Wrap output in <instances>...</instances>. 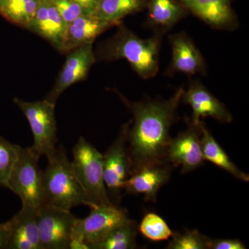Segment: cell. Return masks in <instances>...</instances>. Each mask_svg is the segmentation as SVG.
<instances>
[{
    "label": "cell",
    "mask_w": 249,
    "mask_h": 249,
    "mask_svg": "<svg viewBox=\"0 0 249 249\" xmlns=\"http://www.w3.org/2000/svg\"><path fill=\"white\" fill-rule=\"evenodd\" d=\"M184 89L179 88L168 100L130 103L125 101L134 116L127 131V148L131 175L142 165L165 160L171 137L170 127Z\"/></svg>",
    "instance_id": "obj_1"
},
{
    "label": "cell",
    "mask_w": 249,
    "mask_h": 249,
    "mask_svg": "<svg viewBox=\"0 0 249 249\" xmlns=\"http://www.w3.org/2000/svg\"><path fill=\"white\" fill-rule=\"evenodd\" d=\"M47 160L48 165L42 170L44 204L68 211L80 205L89 206L64 147H58Z\"/></svg>",
    "instance_id": "obj_2"
},
{
    "label": "cell",
    "mask_w": 249,
    "mask_h": 249,
    "mask_svg": "<svg viewBox=\"0 0 249 249\" xmlns=\"http://www.w3.org/2000/svg\"><path fill=\"white\" fill-rule=\"evenodd\" d=\"M160 39H142L125 28H121L105 47L103 57L108 60L125 59L144 79L156 76L159 71Z\"/></svg>",
    "instance_id": "obj_3"
},
{
    "label": "cell",
    "mask_w": 249,
    "mask_h": 249,
    "mask_svg": "<svg viewBox=\"0 0 249 249\" xmlns=\"http://www.w3.org/2000/svg\"><path fill=\"white\" fill-rule=\"evenodd\" d=\"M77 181L89 203L95 205L111 203L104 181L103 156L83 137H80L73 148L71 161Z\"/></svg>",
    "instance_id": "obj_4"
},
{
    "label": "cell",
    "mask_w": 249,
    "mask_h": 249,
    "mask_svg": "<svg viewBox=\"0 0 249 249\" xmlns=\"http://www.w3.org/2000/svg\"><path fill=\"white\" fill-rule=\"evenodd\" d=\"M14 102L27 118L34 135L31 150L39 157L45 155L47 159L56 151L58 136L55 116V106L44 99L28 102L15 98Z\"/></svg>",
    "instance_id": "obj_5"
},
{
    "label": "cell",
    "mask_w": 249,
    "mask_h": 249,
    "mask_svg": "<svg viewBox=\"0 0 249 249\" xmlns=\"http://www.w3.org/2000/svg\"><path fill=\"white\" fill-rule=\"evenodd\" d=\"M40 158L30 147H22L10 177L9 189L19 196L22 206L37 209L44 204Z\"/></svg>",
    "instance_id": "obj_6"
},
{
    "label": "cell",
    "mask_w": 249,
    "mask_h": 249,
    "mask_svg": "<svg viewBox=\"0 0 249 249\" xmlns=\"http://www.w3.org/2000/svg\"><path fill=\"white\" fill-rule=\"evenodd\" d=\"M89 208L88 217L77 219L71 237L83 241L89 248L103 240L116 228L132 220L127 211L117 205H95Z\"/></svg>",
    "instance_id": "obj_7"
},
{
    "label": "cell",
    "mask_w": 249,
    "mask_h": 249,
    "mask_svg": "<svg viewBox=\"0 0 249 249\" xmlns=\"http://www.w3.org/2000/svg\"><path fill=\"white\" fill-rule=\"evenodd\" d=\"M131 121L121 127L119 135L103 156L104 181L112 204L119 206L124 183L131 175L130 157L127 135Z\"/></svg>",
    "instance_id": "obj_8"
},
{
    "label": "cell",
    "mask_w": 249,
    "mask_h": 249,
    "mask_svg": "<svg viewBox=\"0 0 249 249\" xmlns=\"http://www.w3.org/2000/svg\"><path fill=\"white\" fill-rule=\"evenodd\" d=\"M77 219L68 210L48 204L40 206L37 222L42 249H69Z\"/></svg>",
    "instance_id": "obj_9"
},
{
    "label": "cell",
    "mask_w": 249,
    "mask_h": 249,
    "mask_svg": "<svg viewBox=\"0 0 249 249\" xmlns=\"http://www.w3.org/2000/svg\"><path fill=\"white\" fill-rule=\"evenodd\" d=\"M165 160L174 168L181 166V174L190 173L204 164L199 124H193L191 121L186 130L171 139Z\"/></svg>",
    "instance_id": "obj_10"
},
{
    "label": "cell",
    "mask_w": 249,
    "mask_h": 249,
    "mask_svg": "<svg viewBox=\"0 0 249 249\" xmlns=\"http://www.w3.org/2000/svg\"><path fill=\"white\" fill-rule=\"evenodd\" d=\"M70 52L53 88L45 98L54 105L67 88L86 78L96 62L93 43L80 46Z\"/></svg>",
    "instance_id": "obj_11"
},
{
    "label": "cell",
    "mask_w": 249,
    "mask_h": 249,
    "mask_svg": "<svg viewBox=\"0 0 249 249\" xmlns=\"http://www.w3.org/2000/svg\"><path fill=\"white\" fill-rule=\"evenodd\" d=\"M167 160L142 165L134 171L124 183L128 194H142L145 200L155 202L160 188L166 184L174 169Z\"/></svg>",
    "instance_id": "obj_12"
},
{
    "label": "cell",
    "mask_w": 249,
    "mask_h": 249,
    "mask_svg": "<svg viewBox=\"0 0 249 249\" xmlns=\"http://www.w3.org/2000/svg\"><path fill=\"white\" fill-rule=\"evenodd\" d=\"M181 101L189 105L193 110L191 122L198 124L201 119L211 117L222 124H231V114L227 107L214 97L209 90L199 83L190 85L187 91H183Z\"/></svg>",
    "instance_id": "obj_13"
},
{
    "label": "cell",
    "mask_w": 249,
    "mask_h": 249,
    "mask_svg": "<svg viewBox=\"0 0 249 249\" xmlns=\"http://www.w3.org/2000/svg\"><path fill=\"white\" fill-rule=\"evenodd\" d=\"M67 26L51 0H40L27 29L49 41L59 52H64Z\"/></svg>",
    "instance_id": "obj_14"
},
{
    "label": "cell",
    "mask_w": 249,
    "mask_h": 249,
    "mask_svg": "<svg viewBox=\"0 0 249 249\" xmlns=\"http://www.w3.org/2000/svg\"><path fill=\"white\" fill-rule=\"evenodd\" d=\"M193 14L212 27L227 29L235 24L231 0H180Z\"/></svg>",
    "instance_id": "obj_15"
},
{
    "label": "cell",
    "mask_w": 249,
    "mask_h": 249,
    "mask_svg": "<svg viewBox=\"0 0 249 249\" xmlns=\"http://www.w3.org/2000/svg\"><path fill=\"white\" fill-rule=\"evenodd\" d=\"M37 210L22 206L14 216V224L7 249H42L37 222Z\"/></svg>",
    "instance_id": "obj_16"
},
{
    "label": "cell",
    "mask_w": 249,
    "mask_h": 249,
    "mask_svg": "<svg viewBox=\"0 0 249 249\" xmlns=\"http://www.w3.org/2000/svg\"><path fill=\"white\" fill-rule=\"evenodd\" d=\"M173 58L172 69L187 75L204 73V59L191 39L184 34H176L170 38Z\"/></svg>",
    "instance_id": "obj_17"
},
{
    "label": "cell",
    "mask_w": 249,
    "mask_h": 249,
    "mask_svg": "<svg viewBox=\"0 0 249 249\" xmlns=\"http://www.w3.org/2000/svg\"><path fill=\"white\" fill-rule=\"evenodd\" d=\"M110 23L91 15H81L67 26L64 52H70L80 46L93 43V40L112 27Z\"/></svg>",
    "instance_id": "obj_18"
},
{
    "label": "cell",
    "mask_w": 249,
    "mask_h": 249,
    "mask_svg": "<svg viewBox=\"0 0 249 249\" xmlns=\"http://www.w3.org/2000/svg\"><path fill=\"white\" fill-rule=\"evenodd\" d=\"M201 129V145L205 160L211 162L219 168L235 177L241 181L249 182V175L244 173L232 161L223 150L213 136L208 130L202 121L199 123Z\"/></svg>",
    "instance_id": "obj_19"
},
{
    "label": "cell",
    "mask_w": 249,
    "mask_h": 249,
    "mask_svg": "<svg viewBox=\"0 0 249 249\" xmlns=\"http://www.w3.org/2000/svg\"><path fill=\"white\" fill-rule=\"evenodd\" d=\"M40 0H0V16L13 24L27 29Z\"/></svg>",
    "instance_id": "obj_20"
},
{
    "label": "cell",
    "mask_w": 249,
    "mask_h": 249,
    "mask_svg": "<svg viewBox=\"0 0 249 249\" xmlns=\"http://www.w3.org/2000/svg\"><path fill=\"white\" fill-rule=\"evenodd\" d=\"M139 226L133 220L116 228L103 240L90 246L89 249H132L137 247Z\"/></svg>",
    "instance_id": "obj_21"
},
{
    "label": "cell",
    "mask_w": 249,
    "mask_h": 249,
    "mask_svg": "<svg viewBox=\"0 0 249 249\" xmlns=\"http://www.w3.org/2000/svg\"><path fill=\"white\" fill-rule=\"evenodd\" d=\"M142 7L141 0H100L93 16L115 25L119 24L123 18L137 12Z\"/></svg>",
    "instance_id": "obj_22"
},
{
    "label": "cell",
    "mask_w": 249,
    "mask_h": 249,
    "mask_svg": "<svg viewBox=\"0 0 249 249\" xmlns=\"http://www.w3.org/2000/svg\"><path fill=\"white\" fill-rule=\"evenodd\" d=\"M182 7L173 0H152L149 14L152 23L158 27L168 28L182 18Z\"/></svg>",
    "instance_id": "obj_23"
},
{
    "label": "cell",
    "mask_w": 249,
    "mask_h": 249,
    "mask_svg": "<svg viewBox=\"0 0 249 249\" xmlns=\"http://www.w3.org/2000/svg\"><path fill=\"white\" fill-rule=\"evenodd\" d=\"M22 147L0 136V187L9 188V178Z\"/></svg>",
    "instance_id": "obj_24"
},
{
    "label": "cell",
    "mask_w": 249,
    "mask_h": 249,
    "mask_svg": "<svg viewBox=\"0 0 249 249\" xmlns=\"http://www.w3.org/2000/svg\"><path fill=\"white\" fill-rule=\"evenodd\" d=\"M139 231L144 237L153 242L170 240L173 232L163 218L154 213H149L142 218Z\"/></svg>",
    "instance_id": "obj_25"
},
{
    "label": "cell",
    "mask_w": 249,
    "mask_h": 249,
    "mask_svg": "<svg viewBox=\"0 0 249 249\" xmlns=\"http://www.w3.org/2000/svg\"><path fill=\"white\" fill-rule=\"evenodd\" d=\"M209 237L197 230H186L183 233L175 232L167 246L168 249H208Z\"/></svg>",
    "instance_id": "obj_26"
},
{
    "label": "cell",
    "mask_w": 249,
    "mask_h": 249,
    "mask_svg": "<svg viewBox=\"0 0 249 249\" xmlns=\"http://www.w3.org/2000/svg\"><path fill=\"white\" fill-rule=\"evenodd\" d=\"M55 9L67 25L73 22L78 16L83 15V11L78 4L71 0H51Z\"/></svg>",
    "instance_id": "obj_27"
},
{
    "label": "cell",
    "mask_w": 249,
    "mask_h": 249,
    "mask_svg": "<svg viewBox=\"0 0 249 249\" xmlns=\"http://www.w3.org/2000/svg\"><path fill=\"white\" fill-rule=\"evenodd\" d=\"M208 249H246L242 241L237 239H210Z\"/></svg>",
    "instance_id": "obj_28"
},
{
    "label": "cell",
    "mask_w": 249,
    "mask_h": 249,
    "mask_svg": "<svg viewBox=\"0 0 249 249\" xmlns=\"http://www.w3.org/2000/svg\"><path fill=\"white\" fill-rule=\"evenodd\" d=\"M14 224V217L6 222L0 223V249L7 247Z\"/></svg>",
    "instance_id": "obj_29"
},
{
    "label": "cell",
    "mask_w": 249,
    "mask_h": 249,
    "mask_svg": "<svg viewBox=\"0 0 249 249\" xmlns=\"http://www.w3.org/2000/svg\"><path fill=\"white\" fill-rule=\"evenodd\" d=\"M80 6L83 15L93 16L99 4L100 0H71Z\"/></svg>",
    "instance_id": "obj_30"
}]
</instances>
